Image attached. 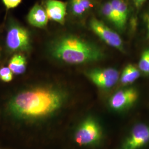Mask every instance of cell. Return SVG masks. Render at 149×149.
I'll return each mask as SVG.
<instances>
[{"instance_id":"cell-1","label":"cell","mask_w":149,"mask_h":149,"mask_svg":"<svg viewBox=\"0 0 149 149\" xmlns=\"http://www.w3.org/2000/svg\"><path fill=\"white\" fill-rule=\"evenodd\" d=\"M65 99L64 93L49 86H37L18 92L9 102L8 109L13 116L26 120L45 117L56 112Z\"/></svg>"},{"instance_id":"cell-2","label":"cell","mask_w":149,"mask_h":149,"mask_svg":"<svg viewBox=\"0 0 149 149\" xmlns=\"http://www.w3.org/2000/svg\"><path fill=\"white\" fill-rule=\"evenodd\" d=\"M50 52L54 58L71 65L97 61L104 56L95 44L72 35L64 36L54 41Z\"/></svg>"},{"instance_id":"cell-3","label":"cell","mask_w":149,"mask_h":149,"mask_svg":"<svg viewBox=\"0 0 149 149\" xmlns=\"http://www.w3.org/2000/svg\"><path fill=\"white\" fill-rule=\"evenodd\" d=\"M6 43L12 52H27L31 47L30 33L24 27L12 22L7 30Z\"/></svg>"},{"instance_id":"cell-4","label":"cell","mask_w":149,"mask_h":149,"mask_svg":"<svg viewBox=\"0 0 149 149\" xmlns=\"http://www.w3.org/2000/svg\"><path fill=\"white\" fill-rule=\"evenodd\" d=\"M90 27L100 39L108 45L123 52L124 45L121 37L103 22L96 17H92L90 21Z\"/></svg>"},{"instance_id":"cell-5","label":"cell","mask_w":149,"mask_h":149,"mask_svg":"<svg viewBox=\"0 0 149 149\" xmlns=\"http://www.w3.org/2000/svg\"><path fill=\"white\" fill-rule=\"evenodd\" d=\"M102 136L101 128L93 119H87L77 129L74 135L76 142L80 145H88L98 142Z\"/></svg>"},{"instance_id":"cell-6","label":"cell","mask_w":149,"mask_h":149,"mask_svg":"<svg viewBox=\"0 0 149 149\" xmlns=\"http://www.w3.org/2000/svg\"><path fill=\"white\" fill-rule=\"evenodd\" d=\"M86 74L95 85L103 89L112 88L119 79L117 70L112 68L91 70Z\"/></svg>"},{"instance_id":"cell-7","label":"cell","mask_w":149,"mask_h":149,"mask_svg":"<svg viewBox=\"0 0 149 149\" xmlns=\"http://www.w3.org/2000/svg\"><path fill=\"white\" fill-rule=\"evenodd\" d=\"M149 143V125L140 123L134 127L122 149H140Z\"/></svg>"},{"instance_id":"cell-8","label":"cell","mask_w":149,"mask_h":149,"mask_svg":"<svg viewBox=\"0 0 149 149\" xmlns=\"http://www.w3.org/2000/svg\"><path fill=\"white\" fill-rule=\"evenodd\" d=\"M138 93L133 88H129L117 91L109 100V105L112 109L120 111L132 106L137 101Z\"/></svg>"},{"instance_id":"cell-9","label":"cell","mask_w":149,"mask_h":149,"mask_svg":"<svg viewBox=\"0 0 149 149\" xmlns=\"http://www.w3.org/2000/svg\"><path fill=\"white\" fill-rule=\"evenodd\" d=\"M43 6L49 19L64 24L68 12L66 2L60 0H44Z\"/></svg>"},{"instance_id":"cell-10","label":"cell","mask_w":149,"mask_h":149,"mask_svg":"<svg viewBox=\"0 0 149 149\" xmlns=\"http://www.w3.org/2000/svg\"><path fill=\"white\" fill-rule=\"evenodd\" d=\"M115 16L114 26L122 31L125 28L130 12V7L127 0H109Z\"/></svg>"},{"instance_id":"cell-11","label":"cell","mask_w":149,"mask_h":149,"mask_svg":"<svg viewBox=\"0 0 149 149\" xmlns=\"http://www.w3.org/2000/svg\"><path fill=\"white\" fill-rule=\"evenodd\" d=\"M27 19L31 26L40 28L46 27L49 20L45 8L38 3L32 7L27 15Z\"/></svg>"},{"instance_id":"cell-12","label":"cell","mask_w":149,"mask_h":149,"mask_svg":"<svg viewBox=\"0 0 149 149\" xmlns=\"http://www.w3.org/2000/svg\"><path fill=\"white\" fill-rule=\"evenodd\" d=\"M68 11L72 15L81 17L90 12L95 7L94 0H69Z\"/></svg>"},{"instance_id":"cell-13","label":"cell","mask_w":149,"mask_h":149,"mask_svg":"<svg viewBox=\"0 0 149 149\" xmlns=\"http://www.w3.org/2000/svg\"><path fill=\"white\" fill-rule=\"evenodd\" d=\"M8 68L13 74H23L26 71L27 68V60L26 57L20 54H15L10 59Z\"/></svg>"},{"instance_id":"cell-14","label":"cell","mask_w":149,"mask_h":149,"mask_svg":"<svg viewBox=\"0 0 149 149\" xmlns=\"http://www.w3.org/2000/svg\"><path fill=\"white\" fill-rule=\"evenodd\" d=\"M140 76V71L132 64H129L123 71L120 76V82L127 85L134 82Z\"/></svg>"},{"instance_id":"cell-15","label":"cell","mask_w":149,"mask_h":149,"mask_svg":"<svg viewBox=\"0 0 149 149\" xmlns=\"http://www.w3.org/2000/svg\"><path fill=\"white\" fill-rule=\"evenodd\" d=\"M99 12L105 19L111 22L114 25L115 24V16L109 0H104L103 2L102 1L101 4L99 6Z\"/></svg>"},{"instance_id":"cell-16","label":"cell","mask_w":149,"mask_h":149,"mask_svg":"<svg viewBox=\"0 0 149 149\" xmlns=\"http://www.w3.org/2000/svg\"><path fill=\"white\" fill-rule=\"evenodd\" d=\"M139 69L145 74H149V49L141 54L139 62Z\"/></svg>"},{"instance_id":"cell-17","label":"cell","mask_w":149,"mask_h":149,"mask_svg":"<svg viewBox=\"0 0 149 149\" xmlns=\"http://www.w3.org/2000/svg\"><path fill=\"white\" fill-rule=\"evenodd\" d=\"M13 73L8 67H2L0 69V79L3 82H8L13 79Z\"/></svg>"},{"instance_id":"cell-18","label":"cell","mask_w":149,"mask_h":149,"mask_svg":"<svg viewBox=\"0 0 149 149\" xmlns=\"http://www.w3.org/2000/svg\"><path fill=\"white\" fill-rule=\"evenodd\" d=\"M7 10L16 8L21 3L22 0H2Z\"/></svg>"},{"instance_id":"cell-19","label":"cell","mask_w":149,"mask_h":149,"mask_svg":"<svg viewBox=\"0 0 149 149\" xmlns=\"http://www.w3.org/2000/svg\"><path fill=\"white\" fill-rule=\"evenodd\" d=\"M135 8L137 10L141 8V7L144 5L146 0H132Z\"/></svg>"},{"instance_id":"cell-20","label":"cell","mask_w":149,"mask_h":149,"mask_svg":"<svg viewBox=\"0 0 149 149\" xmlns=\"http://www.w3.org/2000/svg\"><path fill=\"white\" fill-rule=\"evenodd\" d=\"M147 28H148V33L149 37V14L147 16Z\"/></svg>"},{"instance_id":"cell-21","label":"cell","mask_w":149,"mask_h":149,"mask_svg":"<svg viewBox=\"0 0 149 149\" xmlns=\"http://www.w3.org/2000/svg\"><path fill=\"white\" fill-rule=\"evenodd\" d=\"M0 55H1V48H0Z\"/></svg>"}]
</instances>
